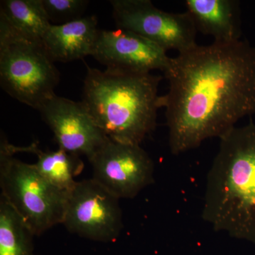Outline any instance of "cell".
<instances>
[{
	"label": "cell",
	"instance_id": "cell-1",
	"mask_svg": "<svg viewBox=\"0 0 255 255\" xmlns=\"http://www.w3.org/2000/svg\"><path fill=\"white\" fill-rule=\"evenodd\" d=\"M164 75L160 105L173 155L221 138L255 114V47L247 41L197 44L171 58Z\"/></svg>",
	"mask_w": 255,
	"mask_h": 255
},
{
	"label": "cell",
	"instance_id": "cell-2",
	"mask_svg": "<svg viewBox=\"0 0 255 255\" xmlns=\"http://www.w3.org/2000/svg\"><path fill=\"white\" fill-rule=\"evenodd\" d=\"M204 221L218 232L255 243V124L220 138L206 179Z\"/></svg>",
	"mask_w": 255,
	"mask_h": 255
},
{
	"label": "cell",
	"instance_id": "cell-3",
	"mask_svg": "<svg viewBox=\"0 0 255 255\" xmlns=\"http://www.w3.org/2000/svg\"><path fill=\"white\" fill-rule=\"evenodd\" d=\"M162 76L87 67L81 102L109 138L140 145L157 125Z\"/></svg>",
	"mask_w": 255,
	"mask_h": 255
},
{
	"label": "cell",
	"instance_id": "cell-4",
	"mask_svg": "<svg viewBox=\"0 0 255 255\" xmlns=\"http://www.w3.org/2000/svg\"><path fill=\"white\" fill-rule=\"evenodd\" d=\"M14 145L1 135V196L22 219L35 236L63 223L68 193L55 188L34 164L16 157Z\"/></svg>",
	"mask_w": 255,
	"mask_h": 255
},
{
	"label": "cell",
	"instance_id": "cell-5",
	"mask_svg": "<svg viewBox=\"0 0 255 255\" xmlns=\"http://www.w3.org/2000/svg\"><path fill=\"white\" fill-rule=\"evenodd\" d=\"M54 63L43 41L0 25V82L12 98L38 111L59 83Z\"/></svg>",
	"mask_w": 255,
	"mask_h": 255
},
{
	"label": "cell",
	"instance_id": "cell-6",
	"mask_svg": "<svg viewBox=\"0 0 255 255\" xmlns=\"http://www.w3.org/2000/svg\"><path fill=\"white\" fill-rule=\"evenodd\" d=\"M110 4L119 28L140 35L165 51L182 53L197 45L198 32L187 12H167L150 0H112Z\"/></svg>",
	"mask_w": 255,
	"mask_h": 255
},
{
	"label": "cell",
	"instance_id": "cell-7",
	"mask_svg": "<svg viewBox=\"0 0 255 255\" xmlns=\"http://www.w3.org/2000/svg\"><path fill=\"white\" fill-rule=\"evenodd\" d=\"M119 200L92 178L78 182L69 194L62 225L92 241H115L123 229Z\"/></svg>",
	"mask_w": 255,
	"mask_h": 255
},
{
	"label": "cell",
	"instance_id": "cell-8",
	"mask_svg": "<svg viewBox=\"0 0 255 255\" xmlns=\"http://www.w3.org/2000/svg\"><path fill=\"white\" fill-rule=\"evenodd\" d=\"M92 179L118 199H133L154 182V162L140 145L108 141L90 159Z\"/></svg>",
	"mask_w": 255,
	"mask_h": 255
},
{
	"label": "cell",
	"instance_id": "cell-9",
	"mask_svg": "<svg viewBox=\"0 0 255 255\" xmlns=\"http://www.w3.org/2000/svg\"><path fill=\"white\" fill-rule=\"evenodd\" d=\"M38 112L54 134L58 148L88 160L108 141L82 102L53 95Z\"/></svg>",
	"mask_w": 255,
	"mask_h": 255
},
{
	"label": "cell",
	"instance_id": "cell-10",
	"mask_svg": "<svg viewBox=\"0 0 255 255\" xmlns=\"http://www.w3.org/2000/svg\"><path fill=\"white\" fill-rule=\"evenodd\" d=\"M92 56L106 69L132 73L167 70V51L140 35L128 30H100Z\"/></svg>",
	"mask_w": 255,
	"mask_h": 255
},
{
	"label": "cell",
	"instance_id": "cell-11",
	"mask_svg": "<svg viewBox=\"0 0 255 255\" xmlns=\"http://www.w3.org/2000/svg\"><path fill=\"white\" fill-rule=\"evenodd\" d=\"M187 14L196 31L209 35L216 42L241 40L242 19L237 0H186Z\"/></svg>",
	"mask_w": 255,
	"mask_h": 255
},
{
	"label": "cell",
	"instance_id": "cell-12",
	"mask_svg": "<svg viewBox=\"0 0 255 255\" xmlns=\"http://www.w3.org/2000/svg\"><path fill=\"white\" fill-rule=\"evenodd\" d=\"M100 30L95 15L61 25L52 24L43 43L54 62L74 61L92 55Z\"/></svg>",
	"mask_w": 255,
	"mask_h": 255
},
{
	"label": "cell",
	"instance_id": "cell-13",
	"mask_svg": "<svg viewBox=\"0 0 255 255\" xmlns=\"http://www.w3.org/2000/svg\"><path fill=\"white\" fill-rule=\"evenodd\" d=\"M17 152H30L36 155L35 167L39 173L55 188L70 194L77 184L75 177L83 170L84 162L80 156L58 148L57 150L43 151L37 143L27 147L14 145Z\"/></svg>",
	"mask_w": 255,
	"mask_h": 255
},
{
	"label": "cell",
	"instance_id": "cell-14",
	"mask_svg": "<svg viewBox=\"0 0 255 255\" xmlns=\"http://www.w3.org/2000/svg\"><path fill=\"white\" fill-rule=\"evenodd\" d=\"M0 25L20 36L43 41L52 24L42 0H3Z\"/></svg>",
	"mask_w": 255,
	"mask_h": 255
},
{
	"label": "cell",
	"instance_id": "cell-15",
	"mask_svg": "<svg viewBox=\"0 0 255 255\" xmlns=\"http://www.w3.org/2000/svg\"><path fill=\"white\" fill-rule=\"evenodd\" d=\"M34 234L0 196V255H33Z\"/></svg>",
	"mask_w": 255,
	"mask_h": 255
},
{
	"label": "cell",
	"instance_id": "cell-16",
	"mask_svg": "<svg viewBox=\"0 0 255 255\" xmlns=\"http://www.w3.org/2000/svg\"><path fill=\"white\" fill-rule=\"evenodd\" d=\"M50 22L61 25L84 17L87 0H42Z\"/></svg>",
	"mask_w": 255,
	"mask_h": 255
}]
</instances>
